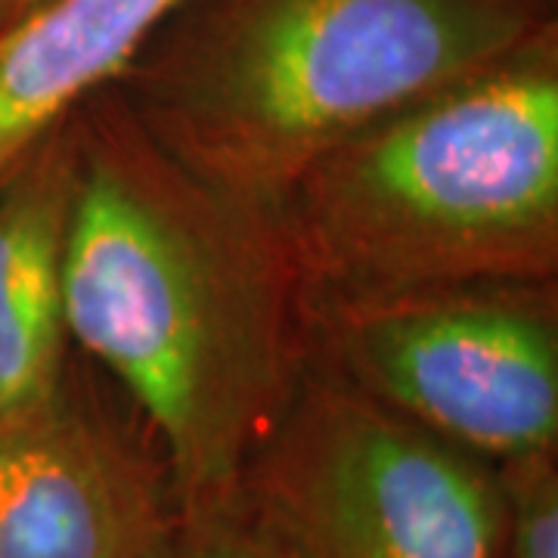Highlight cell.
I'll return each instance as SVG.
<instances>
[{
  "label": "cell",
  "instance_id": "52a82bcc",
  "mask_svg": "<svg viewBox=\"0 0 558 558\" xmlns=\"http://www.w3.org/2000/svg\"><path fill=\"white\" fill-rule=\"evenodd\" d=\"M193 0H40L0 28V180L109 90Z\"/></svg>",
  "mask_w": 558,
  "mask_h": 558
},
{
  "label": "cell",
  "instance_id": "ba28073f",
  "mask_svg": "<svg viewBox=\"0 0 558 558\" xmlns=\"http://www.w3.org/2000/svg\"><path fill=\"white\" fill-rule=\"evenodd\" d=\"M72 190L69 124L0 180V418L53 398L69 373L62 255Z\"/></svg>",
  "mask_w": 558,
  "mask_h": 558
},
{
  "label": "cell",
  "instance_id": "9c48e42d",
  "mask_svg": "<svg viewBox=\"0 0 558 558\" xmlns=\"http://www.w3.org/2000/svg\"><path fill=\"white\" fill-rule=\"evenodd\" d=\"M509 506L499 558H558V469L556 453L499 462Z\"/></svg>",
  "mask_w": 558,
  "mask_h": 558
},
{
  "label": "cell",
  "instance_id": "3957f363",
  "mask_svg": "<svg viewBox=\"0 0 558 558\" xmlns=\"http://www.w3.org/2000/svg\"><path fill=\"white\" fill-rule=\"evenodd\" d=\"M274 218L307 299L556 282L553 28L339 143Z\"/></svg>",
  "mask_w": 558,
  "mask_h": 558
},
{
  "label": "cell",
  "instance_id": "7c38bea8",
  "mask_svg": "<svg viewBox=\"0 0 558 558\" xmlns=\"http://www.w3.org/2000/svg\"><path fill=\"white\" fill-rule=\"evenodd\" d=\"M277 556L279 558H292V556H289V553H282V549H277Z\"/></svg>",
  "mask_w": 558,
  "mask_h": 558
},
{
  "label": "cell",
  "instance_id": "6da1fadb",
  "mask_svg": "<svg viewBox=\"0 0 558 558\" xmlns=\"http://www.w3.org/2000/svg\"><path fill=\"white\" fill-rule=\"evenodd\" d=\"M69 131V341L137 407L180 515L236 502L307 366V295L277 218L183 168L112 90Z\"/></svg>",
  "mask_w": 558,
  "mask_h": 558
},
{
  "label": "cell",
  "instance_id": "8fae6325",
  "mask_svg": "<svg viewBox=\"0 0 558 558\" xmlns=\"http://www.w3.org/2000/svg\"><path fill=\"white\" fill-rule=\"evenodd\" d=\"M35 3H40V0H0V28L22 16L25 10H32Z\"/></svg>",
  "mask_w": 558,
  "mask_h": 558
},
{
  "label": "cell",
  "instance_id": "277c9868",
  "mask_svg": "<svg viewBox=\"0 0 558 558\" xmlns=\"http://www.w3.org/2000/svg\"><path fill=\"white\" fill-rule=\"evenodd\" d=\"M242 506L292 558H499V465L317 366L245 469Z\"/></svg>",
  "mask_w": 558,
  "mask_h": 558
},
{
  "label": "cell",
  "instance_id": "8992f818",
  "mask_svg": "<svg viewBox=\"0 0 558 558\" xmlns=\"http://www.w3.org/2000/svg\"><path fill=\"white\" fill-rule=\"evenodd\" d=\"M180 506L143 444L75 388L0 418V558H161Z\"/></svg>",
  "mask_w": 558,
  "mask_h": 558
},
{
  "label": "cell",
  "instance_id": "30bf717a",
  "mask_svg": "<svg viewBox=\"0 0 558 558\" xmlns=\"http://www.w3.org/2000/svg\"><path fill=\"white\" fill-rule=\"evenodd\" d=\"M161 558H279L242 499L180 515L178 534Z\"/></svg>",
  "mask_w": 558,
  "mask_h": 558
},
{
  "label": "cell",
  "instance_id": "5b68a950",
  "mask_svg": "<svg viewBox=\"0 0 558 558\" xmlns=\"http://www.w3.org/2000/svg\"><path fill=\"white\" fill-rule=\"evenodd\" d=\"M307 363L497 465L556 453V282L317 295Z\"/></svg>",
  "mask_w": 558,
  "mask_h": 558
},
{
  "label": "cell",
  "instance_id": "7a4b0ae2",
  "mask_svg": "<svg viewBox=\"0 0 558 558\" xmlns=\"http://www.w3.org/2000/svg\"><path fill=\"white\" fill-rule=\"evenodd\" d=\"M549 28L543 0H193L109 90L183 168L274 215L339 143Z\"/></svg>",
  "mask_w": 558,
  "mask_h": 558
}]
</instances>
